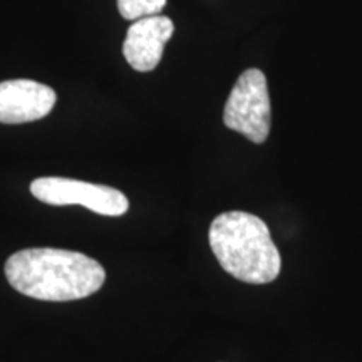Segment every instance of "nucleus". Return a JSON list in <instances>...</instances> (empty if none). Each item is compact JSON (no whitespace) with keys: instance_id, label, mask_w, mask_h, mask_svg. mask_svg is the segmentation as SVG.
I'll list each match as a JSON object with an SVG mask.
<instances>
[{"instance_id":"nucleus-1","label":"nucleus","mask_w":362,"mask_h":362,"mask_svg":"<svg viewBox=\"0 0 362 362\" xmlns=\"http://www.w3.org/2000/svg\"><path fill=\"white\" fill-rule=\"evenodd\" d=\"M6 277L17 292L47 302H69L103 287L106 270L90 257L62 248H25L6 262Z\"/></svg>"},{"instance_id":"nucleus-2","label":"nucleus","mask_w":362,"mask_h":362,"mask_svg":"<svg viewBox=\"0 0 362 362\" xmlns=\"http://www.w3.org/2000/svg\"><path fill=\"white\" fill-rule=\"evenodd\" d=\"M210 247L221 269L247 284H270L279 277L282 259L270 230L259 216L226 211L211 221Z\"/></svg>"},{"instance_id":"nucleus-3","label":"nucleus","mask_w":362,"mask_h":362,"mask_svg":"<svg viewBox=\"0 0 362 362\" xmlns=\"http://www.w3.org/2000/svg\"><path fill=\"white\" fill-rule=\"evenodd\" d=\"M270 121V96L265 74L260 69H247L237 79L225 104L223 123L252 143L262 144L269 138Z\"/></svg>"},{"instance_id":"nucleus-4","label":"nucleus","mask_w":362,"mask_h":362,"mask_svg":"<svg viewBox=\"0 0 362 362\" xmlns=\"http://www.w3.org/2000/svg\"><path fill=\"white\" fill-rule=\"evenodd\" d=\"M30 193L47 205H83L94 214L104 216H121L129 208L128 198L119 189L59 176L34 180L30 183Z\"/></svg>"},{"instance_id":"nucleus-5","label":"nucleus","mask_w":362,"mask_h":362,"mask_svg":"<svg viewBox=\"0 0 362 362\" xmlns=\"http://www.w3.org/2000/svg\"><path fill=\"white\" fill-rule=\"evenodd\" d=\"M56 90L30 79L0 83V123L22 124L42 119L56 104Z\"/></svg>"},{"instance_id":"nucleus-6","label":"nucleus","mask_w":362,"mask_h":362,"mask_svg":"<svg viewBox=\"0 0 362 362\" xmlns=\"http://www.w3.org/2000/svg\"><path fill=\"white\" fill-rule=\"evenodd\" d=\"M175 33L170 17L149 16L138 19L128 29L123 54L134 71L149 72L160 64L165 45Z\"/></svg>"},{"instance_id":"nucleus-7","label":"nucleus","mask_w":362,"mask_h":362,"mask_svg":"<svg viewBox=\"0 0 362 362\" xmlns=\"http://www.w3.org/2000/svg\"><path fill=\"white\" fill-rule=\"evenodd\" d=\"M166 6V0H117V8L126 21L158 16Z\"/></svg>"}]
</instances>
